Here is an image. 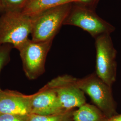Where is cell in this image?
I'll return each instance as SVG.
<instances>
[{
	"mask_svg": "<svg viewBox=\"0 0 121 121\" xmlns=\"http://www.w3.org/2000/svg\"><path fill=\"white\" fill-rule=\"evenodd\" d=\"M32 18L21 10H9L0 17V46L12 44L18 49L28 39Z\"/></svg>",
	"mask_w": 121,
	"mask_h": 121,
	"instance_id": "obj_1",
	"label": "cell"
},
{
	"mask_svg": "<svg viewBox=\"0 0 121 121\" xmlns=\"http://www.w3.org/2000/svg\"><path fill=\"white\" fill-rule=\"evenodd\" d=\"M10 48L6 44L0 46V72L2 68L9 61ZM1 89L0 88V91Z\"/></svg>",
	"mask_w": 121,
	"mask_h": 121,
	"instance_id": "obj_14",
	"label": "cell"
},
{
	"mask_svg": "<svg viewBox=\"0 0 121 121\" xmlns=\"http://www.w3.org/2000/svg\"><path fill=\"white\" fill-rule=\"evenodd\" d=\"M75 83L108 118L117 115L112 87L99 78L96 73H92L82 78H75Z\"/></svg>",
	"mask_w": 121,
	"mask_h": 121,
	"instance_id": "obj_3",
	"label": "cell"
},
{
	"mask_svg": "<svg viewBox=\"0 0 121 121\" xmlns=\"http://www.w3.org/2000/svg\"><path fill=\"white\" fill-rule=\"evenodd\" d=\"M75 78L69 75L58 76L46 84L56 92L62 108L67 110L86 104L85 93L75 83Z\"/></svg>",
	"mask_w": 121,
	"mask_h": 121,
	"instance_id": "obj_7",
	"label": "cell"
},
{
	"mask_svg": "<svg viewBox=\"0 0 121 121\" xmlns=\"http://www.w3.org/2000/svg\"><path fill=\"white\" fill-rule=\"evenodd\" d=\"M96 72L97 76L112 87L116 79L117 51L109 34L95 38Z\"/></svg>",
	"mask_w": 121,
	"mask_h": 121,
	"instance_id": "obj_5",
	"label": "cell"
},
{
	"mask_svg": "<svg viewBox=\"0 0 121 121\" xmlns=\"http://www.w3.org/2000/svg\"><path fill=\"white\" fill-rule=\"evenodd\" d=\"M73 4L63 25L79 27L95 38L101 35H110L115 30L111 24L99 17L94 9L77 3Z\"/></svg>",
	"mask_w": 121,
	"mask_h": 121,
	"instance_id": "obj_4",
	"label": "cell"
},
{
	"mask_svg": "<svg viewBox=\"0 0 121 121\" xmlns=\"http://www.w3.org/2000/svg\"><path fill=\"white\" fill-rule=\"evenodd\" d=\"M108 121H121V114L116 115L108 119Z\"/></svg>",
	"mask_w": 121,
	"mask_h": 121,
	"instance_id": "obj_17",
	"label": "cell"
},
{
	"mask_svg": "<svg viewBox=\"0 0 121 121\" xmlns=\"http://www.w3.org/2000/svg\"><path fill=\"white\" fill-rule=\"evenodd\" d=\"M52 40L35 42L28 39L18 49L23 69L30 80L36 79L45 71V63Z\"/></svg>",
	"mask_w": 121,
	"mask_h": 121,
	"instance_id": "obj_6",
	"label": "cell"
},
{
	"mask_svg": "<svg viewBox=\"0 0 121 121\" xmlns=\"http://www.w3.org/2000/svg\"><path fill=\"white\" fill-rule=\"evenodd\" d=\"M31 114L50 115L66 111L61 107L55 90L46 84L31 95Z\"/></svg>",
	"mask_w": 121,
	"mask_h": 121,
	"instance_id": "obj_8",
	"label": "cell"
},
{
	"mask_svg": "<svg viewBox=\"0 0 121 121\" xmlns=\"http://www.w3.org/2000/svg\"><path fill=\"white\" fill-rule=\"evenodd\" d=\"M77 4L94 9L99 0H76Z\"/></svg>",
	"mask_w": 121,
	"mask_h": 121,
	"instance_id": "obj_16",
	"label": "cell"
},
{
	"mask_svg": "<svg viewBox=\"0 0 121 121\" xmlns=\"http://www.w3.org/2000/svg\"><path fill=\"white\" fill-rule=\"evenodd\" d=\"M108 118L95 105L86 103L74 110L73 121H108Z\"/></svg>",
	"mask_w": 121,
	"mask_h": 121,
	"instance_id": "obj_11",
	"label": "cell"
},
{
	"mask_svg": "<svg viewBox=\"0 0 121 121\" xmlns=\"http://www.w3.org/2000/svg\"><path fill=\"white\" fill-rule=\"evenodd\" d=\"M29 0H1L3 7L7 11L20 10L23 9Z\"/></svg>",
	"mask_w": 121,
	"mask_h": 121,
	"instance_id": "obj_13",
	"label": "cell"
},
{
	"mask_svg": "<svg viewBox=\"0 0 121 121\" xmlns=\"http://www.w3.org/2000/svg\"></svg>",
	"mask_w": 121,
	"mask_h": 121,
	"instance_id": "obj_18",
	"label": "cell"
},
{
	"mask_svg": "<svg viewBox=\"0 0 121 121\" xmlns=\"http://www.w3.org/2000/svg\"><path fill=\"white\" fill-rule=\"evenodd\" d=\"M30 95L11 90L0 91V114L30 115Z\"/></svg>",
	"mask_w": 121,
	"mask_h": 121,
	"instance_id": "obj_9",
	"label": "cell"
},
{
	"mask_svg": "<svg viewBox=\"0 0 121 121\" xmlns=\"http://www.w3.org/2000/svg\"><path fill=\"white\" fill-rule=\"evenodd\" d=\"M74 109L50 115H40L31 114L29 121H72Z\"/></svg>",
	"mask_w": 121,
	"mask_h": 121,
	"instance_id": "obj_12",
	"label": "cell"
},
{
	"mask_svg": "<svg viewBox=\"0 0 121 121\" xmlns=\"http://www.w3.org/2000/svg\"><path fill=\"white\" fill-rule=\"evenodd\" d=\"M68 3H77L76 0H29L22 12L32 17L46 10Z\"/></svg>",
	"mask_w": 121,
	"mask_h": 121,
	"instance_id": "obj_10",
	"label": "cell"
},
{
	"mask_svg": "<svg viewBox=\"0 0 121 121\" xmlns=\"http://www.w3.org/2000/svg\"><path fill=\"white\" fill-rule=\"evenodd\" d=\"M73 3H68L48 9L31 17L32 39L35 42L53 40L71 9Z\"/></svg>",
	"mask_w": 121,
	"mask_h": 121,
	"instance_id": "obj_2",
	"label": "cell"
},
{
	"mask_svg": "<svg viewBox=\"0 0 121 121\" xmlns=\"http://www.w3.org/2000/svg\"><path fill=\"white\" fill-rule=\"evenodd\" d=\"M30 115L0 114V121H29Z\"/></svg>",
	"mask_w": 121,
	"mask_h": 121,
	"instance_id": "obj_15",
	"label": "cell"
}]
</instances>
